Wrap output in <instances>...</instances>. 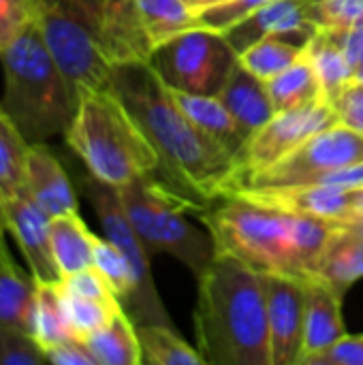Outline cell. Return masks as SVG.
<instances>
[{"label":"cell","mask_w":363,"mask_h":365,"mask_svg":"<svg viewBox=\"0 0 363 365\" xmlns=\"http://www.w3.org/2000/svg\"><path fill=\"white\" fill-rule=\"evenodd\" d=\"M109 86L156 148L158 171L173 190L203 207L231 195L237 158L193 124L150 64L111 66Z\"/></svg>","instance_id":"obj_1"},{"label":"cell","mask_w":363,"mask_h":365,"mask_svg":"<svg viewBox=\"0 0 363 365\" xmlns=\"http://www.w3.org/2000/svg\"><path fill=\"white\" fill-rule=\"evenodd\" d=\"M195 336L205 365H272L265 272L216 255L197 278Z\"/></svg>","instance_id":"obj_2"},{"label":"cell","mask_w":363,"mask_h":365,"mask_svg":"<svg viewBox=\"0 0 363 365\" xmlns=\"http://www.w3.org/2000/svg\"><path fill=\"white\" fill-rule=\"evenodd\" d=\"M4 73L2 109L30 145L64 135L75 118L77 98L49 49L39 21L0 51Z\"/></svg>","instance_id":"obj_3"},{"label":"cell","mask_w":363,"mask_h":365,"mask_svg":"<svg viewBox=\"0 0 363 365\" xmlns=\"http://www.w3.org/2000/svg\"><path fill=\"white\" fill-rule=\"evenodd\" d=\"M64 139L83 160L88 173L113 188L160 169L156 148L111 86L79 98Z\"/></svg>","instance_id":"obj_4"},{"label":"cell","mask_w":363,"mask_h":365,"mask_svg":"<svg viewBox=\"0 0 363 365\" xmlns=\"http://www.w3.org/2000/svg\"><path fill=\"white\" fill-rule=\"evenodd\" d=\"M122 210L150 255H171L199 278L216 257L210 231L193 227L184 214L205 207L152 175L116 188Z\"/></svg>","instance_id":"obj_5"},{"label":"cell","mask_w":363,"mask_h":365,"mask_svg":"<svg viewBox=\"0 0 363 365\" xmlns=\"http://www.w3.org/2000/svg\"><path fill=\"white\" fill-rule=\"evenodd\" d=\"M199 216L214 240L216 255L235 257L265 274L300 278L285 212L231 195L225 197L220 207L212 212L203 210Z\"/></svg>","instance_id":"obj_6"},{"label":"cell","mask_w":363,"mask_h":365,"mask_svg":"<svg viewBox=\"0 0 363 365\" xmlns=\"http://www.w3.org/2000/svg\"><path fill=\"white\" fill-rule=\"evenodd\" d=\"M103 0H39V26L79 103L109 88L111 66L101 51Z\"/></svg>","instance_id":"obj_7"},{"label":"cell","mask_w":363,"mask_h":365,"mask_svg":"<svg viewBox=\"0 0 363 365\" xmlns=\"http://www.w3.org/2000/svg\"><path fill=\"white\" fill-rule=\"evenodd\" d=\"M81 188L88 195L101 227L105 229V235L126 255L133 276H135V287L122 308L126 314L133 319L135 325H169L173 327V321L158 295V289L154 284L152 272H150V252L143 246L141 237L135 233L133 225L128 222L122 203L118 199V190L101 180H96L92 173L81 178Z\"/></svg>","instance_id":"obj_8"},{"label":"cell","mask_w":363,"mask_h":365,"mask_svg":"<svg viewBox=\"0 0 363 365\" xmlns=\"http://www.w3.org/2000/svg\"><path fill=\"white\" fill-rule=\"evenodd\" d=\"M355 163H363V133L338 122L315 133L274 165L240 178L233 184L231 195L240 190H267L315 184L325 173Z\"/></svg>","instance_id":"obj_9"},{"label":"cell","mask_w":363,"mask_h":365,"mask_svg":"<svg viewBox=\"0 0 363 365\" xmlns=\"http://www.w3.org/2000/svg\"><path fill=\"white\" fill-rule=\"evenodd\" d=\"M237 62L223 32L190 28L158 45L150 66L173 90L218 94Z\"/></svg>","instance_id":"obj_10"},{"label":"cell","mask_w":363,"mask_h":365,"mask_svg":"<svg viewBox=\"0 0 363 365\" xmlns=\"http://www.w3.org/2000/svg\"><path fill=\"white\" fill-rule=\"evenodd\" d=\"M334 124H338V118L332 103H327L325 98L297 109L274 113V118L265 122L259 130H255L242 145L237 154L235 182L252 171L274 165L276 160L293 152L300 143H304L308 137Z\"/></svg>","instance_id":"obj_11"},{"label":"cell","mask_w":363,"mask_h":365,"mask_svg":"<svg viewBox=\"0 0 363 365\" xmlns=\"http://www.w3.org/2000/svg\"><path fill=\"white\" fill-rule=\"evenodd\" d=\"M272 365H300L304 355V280L265 274Z\"/></svg>","instance_id":"obj_12"},{"label":"cell","mask_w":363,"mask_h":365,"mask_svg":"<svg viewBox=\"0 0 363 365\" xmlns=\"http://www.w3.org/2000/svg\"><path fill=\"white\" fill-rule=\"evenodd\" d=\"M0 212L6 231L15 237L30 274L36 282H56L60 272L51 252V216L36 205L28 192L0 201Z\"/></svg>","instance_id":"obj_13"},{"label":"cell","mask_w":363,"mask_h":365,"mask_svg":"<svg viewBox=\"0 0 363 365\" xmlns=\"http://www.w3.org/2000/svg\"><path fill=\"white\" fill-rule=\"evenodd\" d=\"M306 4L308 0H274L250 13L248 17L240 19L223 34L237 56L267 36H278L306 47L317 32V28L308 19Z\"/></svg>","instance_id":"obj_14"},{"label":"cell","mask_w":363,"mask_h":365,"mask_svg":"<svg viewBox=\"0 0 363 365\" xmlns=\"http://www.w3.org/2000/svg\"><path fill=\"white\" fill-rule=\"evenodd\" d=\"M154 49L137 0H103L101 51L109 66L150 64Z\"/></svg>","instance_id":"obj_15"},{"label":"cell","mask_w":363,"mask_h":365,"mask_svg":"<svg viewBox=\"0 0 363 365\" xmlns=\"http://www.w3.org/2000/svg\"><path fill=\"white\" fill-rule=\"evenodd\" d=\"M261 205L274 207L287 214H308L336 222H344L353 216V190L332 184H304L267 190H240L235 192Z\"/></svg>","instance_id":"obj_16"},{"label":"cell","mask_w":363,"mask_h":365,"mask_svg":"<svg viewBox=\"0 0 363 365\" xmlns=\"http://www.w3.org/2000/svg\"><path fill=\"white\" fill-rule=\"evenodd\" d=\"M344 336L342 295L321 278L308 276L304 280V355L300 365L306 357L329 349Z\"/></svg>","instance_id":"obj_17"},{"label":"cell","mask_w":363,"mask_h":365,"mask_svg":"<svg viewBox=\"0 0 363 365\" xmlns=\"http://www.w3.org/2000/svg\"><path fill=\"white\" fill-rule=\"evenodd\" d=\"M26 192L51 218L77 212V197L66 171L45 143L30 145L26 169Z\"/></svg>","instance_id":"obj_18"},{"label":"cell","mask_w":363,"mask_h":365,"mask_svg":"<svg viewBox=\"0 0 363 365\" xmlns=\"http://www.w3.org/2000/svg\"><path fill=\"white\" fill-rule=\"evenodd\" d=\"M218 98L231 111V115L240 124L246 139L255 130H259L265 122H270L276 113L270 101L265 81H261L250 71H246L240 64V60L231 68L223 90L218 92Z\"/></svg>","instance_id":"obj_19"},{"label":"cell","mask_w":363,"mask_h":365,"mask_svg":"<svg viewBox=\"0 0 363 365\" xmlns=\"http://www.w3.org/2000/svg\"><path fill=\"white\" fill-rule=\"evenodd\" d=\"M312 276L321 278L344 297L347 291L363 278V235L338 225L329 235Z\"/></svg>","instance_id":"obj_20"},{"label":"cell","mask_w":363,"mask_h":365,"mask_svg":"<svg viewBox=\"0 0 363 365\" xmlns=\"http://www.w3.org/2000/svg\"><path fill=\"white\" fill-rule=\"evenodd\" d=\"M169 90H171L173 101L193 120V124H197L205 135L216 139L237 158L242 145L246 143V135L242 133L240 124L235 122L231 111L225 107V103L218 98V94H195V92L173 90V88Z\"/></svg>","instance_id":"obj_21"},{"label":"cell","mask_w":363,"mask_h":365,"mask_svg":"<svg viewBox=\"0 0 363 365\" xmlns=\"http://www.w3.org/2000/svg\"><path fill=\"white\" fill-rule=\"evenodd\" d=\"M36 280L26 274L11 257L9 248H0V327H13L32 336Z\"/></svg>","instance_id":"obj_22"},{"label":"cell","mask_w":363,"mask_h":365,"mask_svg":"<svg viewBox=\"0 0 363 365\" xmlns=\"http://www.w3.org/2000/svg\"><path fill=\"white\" fill-rule=\"evenodd\" d=\"M94 240L77 212L51 218V252L60 278L94 265Z\"/></svg>","instance_id":"obj_23"},{"label":"cell","mask_w":363,"mask_h":365,"mask_svg":"<svg viewBox=\"0 0 363 365\" xmlns=\"http://www.w3.org/2000/svg\"><path fill=\"white\" fill-rule=\"evenodd\" d=\"M86 346L96 365H141L143 353L137 336V325L122 308L105 327L88 336Z\"/></svg>","instance_id":"obj_24"},{"label":"cell","mask_w":363,"mask_h":365,"mask_svg":"<svg viewBox=\"0 0 363 365\" xmlns=\"http://www.w3.org/2000/svg\"><path fill=\"white\" fill-rule=\"evenodd\" d=\"M265 88H267V94H270V101H272L276 113L323 101L319 75H317L306 49L291 66H287L276 77L267 79Z\"/></svg>","instance_id":"obj_25"},{"label":"cell","mask_w":363,"mask_h":365,"mask_svg":"<svg viewBox=\"0 0 363 365\" xmlns=\"http://www.w3.org/2000/svg\"><path fill=\"white\" fill-rule=\"evenodd\" d=\"M32 338L43 351L73 340V331L66 319L64 299L58 280L56 282H36L34 314H32Z\"/></svg>","instance_id":"obj_26"},{"label":"cell","mask_w":363,"mask_h":365,"mask_svg":"<svg viewBox=\"0 0 363 365\" xmlns=\"http://www.w3.org/2000/svg\"><path fill=\"white\" fill-rule=\"evenodd\" d=\"M306 53L319 75L323 98L332 103L351 81H355V68L344 51L329 38L325 30H317L306 45Z\"/></svg>","instance_id":"obj_27"},{"label":"cell","mask_w":363,"mask_h":365,"mask_svg":"<svg viewBox=\"0 0 363 365\" xmlns=\"http://www.w3.org/2000/svg\"><path fill=\"white\" fill-rule=\"evenodd\" d=\"M287 222H289V242H291L293 259H295L300 278L306 280L308 276H312L315 265L329 235L340 222L319 218V216H308V214H287Z\"/></svg>","instance_id":"obj_28"},{"label":"cell","mask_w":363,"mask_h":365,"mask_svg":"<svg viewBox=\"0 0 363 365\" xmlns=\"http://www.w3.org/2000/svg\"><path fill=\"white\" fill-rule=\"evenodd\" d=\"M30 143L0 103V201L26 192Z\"/></svg>","instance_id":"obj_29"},{"label":"cell","mask_w":363,"mask_h":365,"mask_svg":"<svg viewBox=\"0 0 363 365\" xmlns=\"http://www.w3.org/2000/svg\"><path fill=\"white\" fill-rule=\"evenodd\" d=\"M143 364L152 365H205L197 349H190L169 325H137Z\"/></svg>","instance_id":"obj_30"},{"label":"cell","mask_w":363,"mask_h":365,"mask_svg":"<svg viewBox=\"0 0 363 365\" xmlns=\"http://www.w3.org/2000/svg\"><path fill=\"white\" fill-rule=\"evenodd\" d=\"M306 47H300L291 41L278 38V36H267L257 41L255 45H250L246 51H242L237 56L240 64L250 71L255 77H259L261 81H267L272 77H276L278 73H282L287 66H291Z\"/></svg>","instance_id":"obj_31"},{"label":"cell","mask_w":363,"mask_h":365,"mask_svg":"<svg viewBox=\"0 0 363 365\" xmlns=\"http://www.w3.org/2000/svg\"><path fill=\"white\" fill-rule=\"evenodd\" d=\"M137 4L156 47L180 32L197 28L195 11L182 0H137Z\"/></svg>","instance_id":"obj_32"},{"label":"cell","mask_w":363,"mask_h":365,"mask_svg":"<svg viewBox=\"0 0 363 365\" xmlns=\"http://www.w3.org/2000/svg\"><path fill=\"white\" fill-rule=\"evenodd\" d=\"M58 284H60V280H58ZM60 291H62L64 310H66L71 331L77 340H86L88 336H92L94 331L105 327L122 310V302H101V299H92V297H81V295L66 293L62 287H60Z\"/></svg>","instance_id":"obj_33"},{"label":"cell","mask_w":363,"mask_h":365,"mask_svg":"<svg viewBox=\"0 0 363 365\" xmlns=\"http://www.w3.org/2000/svg\"><path fill=\"white\" fill-rule=\"evenodd\" d=\"M94 267L105 276L118 299L124 304L126 297L131 295L135 287V276L133 267L126 259V255L109 240V237H98L94 240Z\"/></svg>","instance_id":"obj_34"},{"label":"cell","mask_w":363,"mask_h":365,"mask_svg":"<svg viewBox=\"0 0 363 365\" xmlns=\"http://www.w3.org/2000/svg\"><path fill=\"white\" fill-rule=\"evenodd\" d=\"M306 11L317 30L363 24V0H308Z\"/></svg>","instance_id":"obj_35"},{"label":"cell","mask_w":363,"mask_h":365,"mask_svg":"<svg viewBox=\"0 0 363 365\" xmlns=\"http://www.w3.org/2000/svg\"><path fill=\"white\" fill-rule=\"evenodd\" d=\"M274 0H220L216 4H210L195 13L197 28H208L216 32H225L240 19L248 17L250 13L259 11L261 6L270 4Z\"/></svg>","instance_id":"obj_36"},{"label":"cell","mask_w":363,"mask_h":365,"mask_svg":"<svg viewBox=\"0 0 363 365\" xmlns=\"http://www.w3.org/2000/svg\"><path fill=\"white\" fill-rule=\"evenodd\" d=\"M39 364H47L45 351L30 334L13 327H0V365Z\"/></svg>","instance_id":"obj_37"},{"label":"cell","mask_w":363,"mask_h":365,"mask_svg":"<svg viewBox=\"0 0 363 365\" xmlns=\"http://www.w3.org/2000/svg\"><path fill=\"white\" fill-rule=\"evenodd\" d=\"M39 0H0V51L36 21Z\"/></svg>","instance_id":"obj_38"},{"label":"cell","mask_w":363,"mask_h":365,"mask_svg":"<svg viewBox=\"0 0 363 365\" xmlns=\"http://www.w3.org/2000/svg\"><path fill=\"white\" fill-rule=\"evenodd\" d=\"M60 287L66 293H73V295L92 297V299H101V302H120L118 295L113 293V289L109 287V282L105 280V276L94 265L86 267V269H79L75 274L62 276Z\"/></svg>","instance_id":"obj_39"},{"label":"cell","mask_w":363,"mask_h":365,"mask_svg":"<svg viewBox=\"0 0 363 365\" xmlns=\"http://www.w3.org/2000/svg\"><path fill=\"white\" fill-rule=\"evenodd\" d=\"M302 365H363V336H344L329 349L315 353Z\"/></svg>","instance_id":"obj_40"},{"label":"cell","mask_w":363,"mask_h":365,"mask_svg":"<svg viewBox=\"0 0 363 365\" xmlns=\"http://www.w3.org/2000/svg\"><path fill=\"white\" fill-rule=\"evenodd\" d=\"M332 107L340 124L363 133V83L351 81L334 101Z\"/></svg>","instance_id":"obj_41"},{"label":"cell","mask_w":363,"mask_h":365,"mask_svg":"<svg viewBox=\"0 0 363 365\" xmlns=\"http://www.w3.org/2000/svg\"><path fill=\"white\" fill-rule=\"evenodd\" d=\"M47 364L53 365H96L94 357L90 355L88 346L83 340H66L62 344H56L45 351Z\"/></svg>","instance_id":"obj_42"},{"label":"cell","mask_w":363,"mask_h":365,"mask_svg":"<svg viewBox=\"0 0 363 365\" xmlns=\"http://www.w3.org/2000/svg\"><path fill=\"white\" fill-rule=\"evenodd\" d=\"M325 32L344 51V56L349 58L353 68H357L363 62V24L347 26V28H332Z\"/></svg>","instance_id":"obj_43"},{"label":"cell","mask_w":363,"mask_h":365,"mask_svg":"<svg viewBox=\"0 0 363 365\" xmlns=\"http://www.w3.org/2000/svg\"><path fill=\"white\" fill-rule=\"evenodd\" d=\"M363 214V186L353 190V216Z\"/></svg>","instance_id":"obj_44"},{"label":"cell","mask_w":363,"mask_h":365,"mask_svg":"<svg viewBox=\"0 0 363 365\" xmlns=\"http://www.w3.org/2000/svg\"><path fill=\"white\" fill-rule=\"evenodd\" d=\"M340 225H344V227L353 229L355 233L363 235V214H359V216H351L349 220H344V222H340Z\"/></svg>","instance_id":"obj_45"},{"label":"cell","mask_w":363,"mask_h":365,"mask_svg":"<svg viewBox=\"0 0 363 365\" xmlns=\"http://www.w3.org/2000/svg\"><path fill=\"white\" fill-rule=\"evenodd\" d=\"M188 9H193L195 13L197 11H201V9H205V6H210V4H216L218 0H182Z\"/></svg>","instance_id":"obj_46"},{"label":"cell","mask_w":363,"mask_h":365,"mask_svg":"<svg viewBox=\"0 0 363 365\" xmlns=\"http://www.w3.org/2000/svg\"><path fill=\"white\" fill-rule=\"evenodd\" d=\"M4 233H6V225H4V218H2V212H0V248H2V246H6Z\"/></svg>","instance_id":"obj_47"},{"label":"cell","mask_w":363,"mask_h":365,"mask_svg":"<svg viewBox=\"0 0 363 365\" xmlns=\"http://www.w3.org/2000/svg\"><path fill=\"white\" fill-rule=\"evenodd\" d=\"M355 81H359V83H363V62L355 68Z\"/></svg>","instance_id":"obj_48"},{"label":"cell","mask_w":363,"mask_h":365,"mask_svg":"<svg viewBox=\"0 0 363 365\" xmlns=\"http://www.w3.org/2000/svg\"><path fill=\"white\" fill-rule=\"evenodd\" d=\"M218 2H220V0H218Z\"/></svg>","instance_id":"obj_49"}]
</instances>
